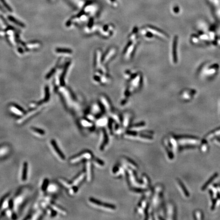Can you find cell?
<instances>
[{
	"label": "cell",
	"mask_w": 220,
	"mask_h": 220,
	"mask_svg": "<svg viewBox=\"0 0 220 220\" xmlns=\"http://www.w3.org/2000/svg\"><path fill=\"white\" fill-rule=\"evenodd\" d=\"M81 124L84 126L86 127H90L92 126V123L86 120H82L81 121Z\"/></svg>",
	"instance_id": "obj_36"
},
{
	"label": "cell",
	"mask_w": 220,
	"mask_h": 220,
	"mask_svg": "<svg viewBox=\"0 0 220 220\" xmlns=\"http://www.w3.org/2000/svg\"><path fill=\"white\" fill-rule=\"evenodd\" d=\"M51 207L52 209V210H54V211L58 212V213H60V214H61L63 216H65L67 214L66 211H65L64 209H63L62 208H60V207H59L58 206H57V205H56L54 204H51Z\"/></svg>",
	"instance_id": "obj_22"
},
{
	"label": "cell",
	"mask_w": 220,
	"mask_h": 220,
	"mask_svg": "<svg viewBox=\"0 0 220 220\" xmlns=\"http://www.w3.org/2000/svg\"><path fill=\"white\" fill-rule=\"evenodd\" d=\"M95 61L94 65L96 68L100 67L101 65V63H102V51L101 50H98L96 51L95 56Z\"/></svg>",
	"instance_id": "obj_14"
},
{
	"label": "cell",
	"mask_w": 220,
	"mask_h": 220,
	"mask_svg": "<svg viewBox=\"0 0 220 220\" xmlns=\"http://www.w3.org/2000/svg\"><path fill=\"white\" fill-rule=\"evenodd\" d=\"M178 143L181 145H194L197 144L199 142V140L195 138L187 136H182L177 138Z\"/></svg>",
	"instance_id": "obj_7"
},
{
	"label": "cell",
	"mask_w": 220,
	"mask_h": 220,
	"mask_svg": "<svg viewBox=\"0 0 220 220\" xmlns=\"http://www.w3.org/2000/svg\"><path fill=\"white\" fill-rule=\"evenodd\" d=\"M170 143L172 146V148L176 150L177 148V143L175 139L173 138H170Z\"/></svg>",
	"instance_id": "obj_35"
},
{
	"label": "cell",
	"mask_w": 220,
	"mask_h": 220,
	"mask_svg": "<svg viewBox=\"0 0 220 220\" xmlns=\"http://www.w3.org/2000/svg\"><path fill=\"white\" fill-rule=\"evenodd\" d=\"M176 48H177V39L176 38L173 40V43L172 45V61L173 62L175 63L176 62Z\"/></svg>",
	"instance_id": "obj_18"
},
{
	"label": "cell",
	"mask_w": 220,
	"mask_h": 220,
	"mask_svg": "<svg viewBox=\"0 0 220 220\" xmlns=\"http://www.w3.org/2000/svg\"><path fill=\"white\" fill-rule=\"evenodd\" d=\"M55 68H54V69H52L51 70V71H50V73H49V74L47 75V77H46V78L47 79H49V78H50V77H51V76L54 74V72H55Z\"/></svg>",
	"instance_id": "obj_45"
},
{
	"label": "cell",
	"mask_w": 220,
	"mask_h": 220,
	"mask_svg": "<svg viewBox=\"0 0 220 220\" xmlns=\"http://www.w3.org/2000/svg\"><path fill=\"white\" fill-rule=\"evenodd\" d=\"M49 180H48V179H44V180L42 186V189L43 191H45V190L47 189V188H48V185H49Z\"/></svg>",
	"instance_id": "obj_40"
},
{
	"label": "cell",
	"mask_w": 220,
	"mask_h": 220,
	"mask_svg": "<svg viewBox=\"0 0 220 220\" xmlns=\"http://www.w3.org/2000/svg\"><path fill=\"white\" fill-rule=\"evenodd\" d=\"M86 178L88 181H90L92 179V168L91 164L90 162H87L86 166Z\"/></svg>",
	"instance_id": "obj_15"
},
{
	"label": "cell",
	"mask_w": 220,
	"mask_h": 220,
	"mask_svg": "<svg viewBox=\"0 0 220 220\" xmlns=\"http://www.w3.org/2000/svg\"><path fill=\"white\" fill-rule=\"evenodd\" d=\"M59 181L61 183V184H62L63 186L68 188H70L71 187H72L73 186L72 185V184H70L67 181L64 180V179L62 178H60L59 179Z\"/></svg>",
	"instance_id": "obj_32"
},
{
	"label": "cell",
	"mask_w": 220,
	"mask_h": 220,
	"mask_svg": "<svg viewBox=\"0 0 220 220\" xmlns=\"http://www.w3.org/2000/svg\"><path fill=\"white\" fill-rule=\"evenodd\" d=\"M135 42L131 41L126 46L124 53V58L126 60H128L131 58L135 49Z\"/></svg>",
	"instance_id": "obj_8"
},
{
	"label": "cell",
	"mask_w": 220,
	"mask_h": 220,
	"mask_svg": "<svg viewBox=\"0 0 220 220\" xmlns=\"http://www.w3.org/2000/svg\"><path fill=\"white\" fill-rule=\"evenodd\" d=\"M8 19H9L11 21L13 22V23H14L15 24L19 26H20V27H25V25H24L23 23H22V22H21L19 21L18 20L16 19L14 17H12V16H9V17H8Z\"/></svg>",
	"instance_id": "obj_31"
},
{
	"label": "cell",
	"mask_w": 220,
	"mask_h": 220,
	"mask_svg": "<svg viewBox=\"0 0 220 220\" xmlns=\"http://www.w3.org/2000/svg\"><path fill=\"white\" fill-rule=\"evenodd\" d=\"M0 1L2 2V3L3 4V5H4V6L6 8V9H7L10 12H12V9H11V8L8 5V4L6 2L5 0H0Z\"/></svg>",
	"instance_id": "obj_38"
},
{
	"label": "cell",
	"mask_w": 220,
	"mask_h": 220,
	"mask_svg": "<svg viewBox=\"0 0 220 220\" xmlns=\"http://www.w3.org/2000/svg\"><path fill=\"white\" fill-rule=\"evenodd\" d=\"M100 100H101V102L102 105L105 108L106 111L108 112H111V103L109 102V100L108 99V98L105 96L102 95L101 96Z\"/></svg>",
	"instance_id": "obj_12"
},
{
	"label": "cell",
	"mask_w": 220,
	"mask_h": 220,
	"mask_svg": "<svg viewBox=\"0 0 220 220\" xmlns=\"http://www.w3.org/2000/svg\"><path fill=\"white\" fill-rule=\"evenodd\" d=\"M128 173L129 174L130 181L133 185H134L135 187L138 188H145L146 186H147L144 184H140V183H138L136 181L135 176L134 175V174L133 172L132 171V170L128 169Z\"/></svg>",
	"instance_id": "obj_11"
},
{
	"label": "cell",
	"mask_w": 220,
	"mask_h": 220,
	"mask_svg": "<svg viewBox=\"0 0 220 220\" xmlns=\"http://www.w3.org/2000/svg\"><path fill=\"white\" fill-rule=\"evenodd\" d=\"M89 201L90 203L94 207L101 209L102 210H103L105 211H111L115 210L116 209L115 206L113 205L102 203V202L97 201L96 199L93 198H89Z\"/></svg>",
	"instance_id": "obj_1"
},
{
	"label": "cell",
	"mask_w": 220,
	"mask_h": 220,
	"mask_svg": "<svg viewBox=\"0 0 220 220\" xmlns=\"http://www.w3.org/2000/svg\"><path fill=\"white\" fill-rule=\"evenodd\" d=\"M78 190V188L76 186H74L73 187H71L70 191H69V194L70 195H73L75 193L77 192V191Z\"/></svg>",
	"instance_id": "obj_43"
},
{
	"label": "cell",
	"mask_w": 220,
	"mask_h": 220,
	"mask_svg": "<svg viewBox=\"0 0 220 220\" xmlns=\"http://www.w3.org/2000/svg\"><path fill=\"white\" fill-rule=\"evenodd\" d=\"M145 123L144 122H141V123H138L136 124L133 125V126H132L130 128V130L132 131H139V130L142 129L144 127H145Z\"/></svg>",
	"instance_id": "obj_27"
},
{
	"label": "cell",
	"mask_w": 220,
	"mask_h": 220,
	"mask_svg": "<svg viewBox=\"0 0 220 220\" xmlns=\"http://www.w3.org/2000/svg\"><path fill=\"white\" fill-rule=\"evenodd\" d=\"M56 52L59 53H65V54H71L72 53V51L70 49H61V48H58L56 50Z\"/></svg>",
	"instance_id": "obj_34"
},
{
	"label": "cell",
	"mask_w": 220,
	"mask_h": 220,
	"mask_svg": "<svg viewBox=\"0 0 220 220\" xmlns=\"http://www.w3.org/2000/svg\"><path fill=\"white\" fill-rule=\"evenodd\" d=\"M31 130H32V131H33L35 134H38L39 135H44V134L45 133L44 132V131H43V130H42L41 129H40V128H36V127H32L31 128Z\"/></svg>",
	"instance_id": "obj_33"
},
{
	"label": "cell",
	"mask_w": 220,
	"mask_h": 220,
	"mask_svg": "<svg viewBox=\"0 0 220 220\" xmlns=\"http://www.w3.org/2000/svg\"><path fill=\"white\" fill-rule=\"evenodd\" d=\"M51 144L53 147V148L54 149L55 152L57 153V154H58V155L59 156V157L62 160H64L65 158V155H64V154L62 153V151L60 150V149H59V148L58 147V146L57 145V144H56V142H55V140H52L51 141Z\"/></svg>",
	"instance_id": "obj_13"
},
{
	"label": "cell",
	"mask_w": 220,
	"mask_h": 220,
	"mask_svg": "<svg viewBox=\"0 0 220 220\" xmlns=\"http://www.w3.org/2000/svg\"><path fill=\"white\" fill-rule=\"evenodd\" d=\"M220 135V128L217 130H216V131H215V132H214L209 134L208 135H207V136H206V138L208 139H210L211 137H213L214 136H215V135Z\"/></svg>",
	"instance_id": "obj_37"
},
{
	"label": "cell",
	"mask_w": 220,
	"mask_h": 220,
	"mask_svg": "<svg viewBox=\"0 0 220 220\" xmlns=\"http://www.w3.org/2000/svg\"><path fill=\"white\" fill-rule=\"evenodd\" d=\"M130 81V88L129 90L132 92L133 90L140 87L142 82V76L141 74H133Z\"/></svg>",
	"instance_id": "obj_2"
},
{
	"label": "cell",
	"mask_w": 220,
	"mask_h": 220,
	"mask_svg": "<svg viewBox=\"0 0 220 220\" xmlns=\"http://www.w3.org/2000/svg\"><path fill=\"white\" fill-rule=\"evenodd\" d=\"M196 216L197 217V219H202V215L200 211H196Z\"/></svg>",
	"instance_id": "obj_46"
},
{
	"label": "cell",
	"mask_w": 220,
	"mask_h": 220,
	"mask_svg": "<svg viewBox=\"0 0 220 220\" xmlns=\"http://www.w3.org/2000/svg\"><path fill=\"white\" fill-rule=\"evenodd\" d=\"M162 186H158L155 188V191L154 192V194L152 200V207L153 208H155L157 207L160 203L161 201V193L162 191Z\"/></svg>",
	"instance_id": "obj_4"
},
{
	"label": "cell",
	"mask_w": 220,
	"mask_h": 220,
	"mask_svg": "<svg viewBox=\"0 0 220 220\" xmlns=\"http://www.w3.org/2000/svg\"><path fill=\"white\" fill-rule=\"evenodd\" d=\"M148 200L147 199H144L142 201L141 203V205H140L138 209V212L139 214L141 215H143L145 210L146 209L147 205V201Z\"/></svg>",
	"instance_id": "obj_20"
},
{
	"label": "cell",
	"mask_w": 220,
	"mask_h": 220,
	"mask_svg": "<svg viewBox=\"0 0 220 220\" xmlns=\"http://www.w3.org/2000/svg\"><path fill=\"white\" fill-rule=\"evenodd\" d=\"M116 52L117 50L115 48H112L110 49L102 59V63L104 64L108 63L110 60H111L113 58V57L115 56Z\"/></svg>",
	"instance_id": "obj_9"
},
{
	"label": "cell",
	"mask_w": 220,
	"mask_h": 220,
	"mask_svg": "<svg viewBox=\"0 0 220 220\" xmlns=\"http://www.w3.org/2000/svg\"><path fill=\"white\" fill-rule=\"evenodd\" d=\"M175 208L172 204L169 203L167 206V216L169 217L168 219H174L173 217L175 215Z\"/></svg>",
	"instance_id": "obj_17"
},
{
	"label": "cell",
	"mask_w": 220,
	"mask_h": 220,
	"mask_svg": "<svg viewBox=\"0 0 220 220\" xmlns=\"http://www.w3.org/2000/svg\"><path fill=\"white\" fill-rule=\"evenodd\" d=\"M45 90V96L44 98V102H47L49 101L50 98V91H49V87H46Z\"/></svg>",
	"instance_id": "obj_39"
},
{
	"label": "cell",
	"mask_w": 220,
	"mask_h": 220,
	"mask_svg": "<svg viewBox=\"0 0 220 220\" xmlns=\"http://www.w3.org/2000/svg\"><path fill=\"white\" fill-rule=\"evenodd\" d=\"M123 161L125 163L126 165H127L128 166H129L130 168H132L133 169H138L137 166L135 165V164L133 162H132L131 160H129L128 158H124L123 159Z\"/></svg>",
	"instance_id": "obj_24"
},
{
	"label": "cell",
	"mask_w": 220,
	"mask_h": 220,
	"mask_svg": "<svg viewBox=\"0 0 220 220\" xmlns=\"http://www.w3.org/2000/svg\"><path fill=\"white\" fill-rule=\"evenodd\" d=\"M217 141L220 144V139H217Z\"/></svg>",
	"instance_id": "obj_49"
},
{
	"label": "cell",
	"mask_w": 220,
	"mask_h": 220,
	"mask_svg": "<svg viewBox=\"0 0 220 220\" xmlns=\"http://www.w3.org/2000/svg\"><path fill=\"white\" fill-rule=\"evenodd\" d=\"M137 134L135 133H128L125 135V137L128 139H134L143 142H149L153 140V138L149 135H145V134Z\"/></svg>",
	"instance_id": "obj_3"
},
{
	"label": "cell",
	"mask_w": 220,
	"mask_h": 220,
	"mask_svg": "<svg viewBox=\"0 0 220 220\" xmlns=\"http://www.w3.org/2000/svg\"><path fill=\"white\" fill-rule=\"evenodd\" d=\"M146 29L150 33L153 34V36H156L158 37L161 38V39L165 40H166L168 38V35L167 34H165L164 32H163L162 31L159 29H157L156 28L151 26H147L146 27Z\"/></svg>",
	"instance_id": "obj_6"
},
{
	"label": "cell",
	"mask_w": 220,
	"mask_h": 220,
	"mask_svg": "<svg viewBox=\"0 0 220 220\" xmlns=\"http://www.w3.org/2000/svg\"><path fill=\"white\" fill-rule=\"evenodd\" d=\"M112 118H113V119L117 123H118L119 124L120 123V122L121 121H120V117H119V116L117 114H112Z\"/></svg>",
	"instance_id": "obj_42"
},
{
	"label": "cell",
	"mask_w": 220,
	"mask_h": 220,
	"mask_svg": "<svg viewBox=\"0 0 220 220\" xmlns=\"http://www.w3.org/2000/svg\"><path fill=\"white\" fill-rule=\"evenodd\" d=\"M92 157V154L90 152L86 151L81 153L79 155L74 156L72 158L70 162L71 164H75L83 160H90Z\"/></svg>",
	"instance_id": "obj_5"
},
{
	"label": "cell",
	"mask_w": 220,
	"mask_h": 220,
	"mask_svg": "<svg viewBox=\"0 0 220 220\" xmlns=\"http://www.w3.org/2000/svg\"><path fill=\"white\" fill-rule=\"evenodd\" d=\"M6 214L7 215L8 217H11V216H12L11 211L10 210H8V211H7V212H6Z\"/></svg>",
	"instance_id": "obj_47"
},
{
	"label": "cell",
	"mask_w": 220,
	"mask_h": 220,
	"mask_svg": "<svg viewBox=\"0 0 220 220\" xmlns=\"http://www.w3.org/2000/svg\"><path fill=\"white\" fill-rule=\"evenodd\" d=\"M143 182H144V184L146 186H149V180L147 178V177L144 176L143 177Z\"/></svg>",
	"instance_id": "obj_44"
},
{
	"label": "cell",
	"mask_w": 220,
	"mask_h": 220,
	"mask_svg": "<svg viewBox=\"0 0 220 220\" xmlns=\"http://www.w3.org/2000/svg\"><path fill=\"white\" fill-rule=\"evenodd\" d=\"M108 139L107 134L105 133V131L103 130V132H102V143H101V146H100L101 150H102L104 149L105 145H107V144L108 143Z\"/></svg>",
	"instance_id": "obj_23"
},
{
	"label": "cell",
	"mask_w": 220,
	"mask_h": 220,
	"mask_svg": "<svg viewBox=\"0 0 220 220\" xmlns=\"http://www.w3.org/2000/svg\"><path fill=\"white\" fill-rule=\"evenodd\" d=\"M177 184L178 185L179 187L180 188L181 191L183 192V194L185 195V196L186 197H189V194H188V192L187 191L186 188H185V186L183 184V183L179 180H177Z\"/></svg>",
	"instance_id": "obj_26"
},
{
	"label": "cell",
	"mask_w": 220,
	"mask_h": 220,
	"mask_svg": "<svg viewBox=\"0 0 220 220\" xmlns=\"http://www.w3.org/2000/svg\"><path fill=\"white\" fill-rule=\"evenodd\" d=\"M11 110L17 115H22L25 113V111L21 107L16 104L11 107Z\"/></svg>",
	"instance_id": "obj_19"
},
{
	"label": "cell",
	"mask_w": 220,
	"mask_h": 220,
	"mask_svg": "<svg viewBox=\"0 0 220 220\" xmlns=\"http://www.w3.org/2000/svg\"><path fill=\"white\" fill-rule=\"evenodd\" d=\"M86 173L85 172H83L81 173L77 177H76L74 180L73 181V182L71 183L73 186H77L78 185H79L85 178L86 176Z\"/></svg>",
	"instance_id": "obj_21"
},
{
	"label": "cell",
	"mask_w": 220,
	"mask_h": 220,
	"mask_svg": "<svg viewBox=\"0 0 220 220\" xmlns=\"http://www.w3.org/2000/svg\"><path fill=\"white\" fill-rule=\"evenodd\" d=\"M108 122V120L107 117H103L102 118L98 119L96 122V124L98 126H103L107 124Z\"/></svg>",
	"instance_id": "obj_29"
},
{
	"label": "cell",
	"mask_w": 220,
	"mask_h": 220,
	"mask_svg": "<svg viewBox=\"0 0 220 220\" xmlns=\"http://www.w3.org/2000/svg\"><path fill=\"white\" fill-rule=\"evenodd\" d=\"M114 27L112 25H105L101 29V33L102 36H103L105 37L110 36L113 33L114 30Z\"/></svg>",
	"instance_id": "obj_10"
},
{
	"label": "cell",
	"mask_w": 220,
	"mask_h": 220,
	"mask_svg": "<svg viewBox=\"0 0 220 220\" xmlns=\"http://www.w3.org/2000/svg\"><path fill=\"white\" fill-rule=\"evenodd\" d=\"M132 115L130 113L127 112L124 114L123 120V126L124 128H127L130 124Z\"/></svg>",
	"instance_id": "obj_16"
},
{
	"label": "cell",
	"mask_w": 220,
	"mask_h": 220,
	"mask_svg": "<svg viewBox=\"0 0 220 220\" xmlns=\"http://www.w3.org/2000/svg\"><path fill=\"white\" fill-rule=\"evenodd\" d=\"M70 64V63H67V64L65 65V67L64 68V70H63V73H62V74L61 75V78H60V82H61V85H62V86H64L65 85V82H64V77H65V74H66V72H67V70L68 67H69V65Z\"/></svg>",
	"instance_id": "obj_28"
},
{
	"label": "cell",
	"mask_w": 220,
	"mask_h": 220,
	"mask_svg": "<svg viewBox=\"0 0 220 220\" xmlns=\"http://www.w3.org/2000/svg\"><path fill=\"white\" fill-rule=\"evenodd\" d=\"M94 163L97 166L103 167L104 166V163L102 162V161H101L98 158H95L94 161Z\"/></svg>",
	"instance_id": "obj_41"
},
{
	"label": "cell",
	"mask_w": 220,
	"mask_h": 220,
	"mask_svg": "<svg viewBox=\"0 0 220 220\" xmlns=\"http://www.w3.org/2000/svg\"><path fill=\"white\" fill-rule=\"evenodd\" d=\"M218 174H217V173H216L215 174H214L210 179H209V180H208V181H207L206 183V184L202 186V190H205L206 188H207V187L210 184V183H211V182H213L214 180V179H216L217 177H218Z\"/></svg>",
	"instance_id": "obj_30"
},
{
	"label": "cell",
	"mask_w": 220,
	"mask_h": 220,
	"mask_svg": "<svg viewBox=\"0 0 220 220\" xmlns=\"http://www.w3.org/2000/svg\"><path fill=\"white\" fill-rule=\"evenodd\" d=\"M27 171H28V164L27 162H25L23 165V169H22V176H21L22 180L24 181H26L27 179Z\"/></svg>",
	"instance_id": "obj_25"
},
{
	"label": "cell",
	"mask_w": 220,
	"mask_h": 220,
	"mask_svg": "<svg viewBox=\"0 0 220 220\" xmlns=\"http://www.w3.org/2000/svg\"><path fill=\"white\" fill-rule=\"evenodd\" d=\"M0 10L2 11L3 13H5V11L4 10V9L3 8V7L0 5Z\"/></svg>",
	"instance_id": "obj_48"
}]
</instances>
